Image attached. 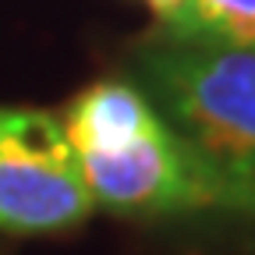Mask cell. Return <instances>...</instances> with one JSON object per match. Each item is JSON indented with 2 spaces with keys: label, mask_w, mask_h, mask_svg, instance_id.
I'll return each mask as SVG.
<instances>
[{
  "label": "cell",
  "mask_w": 255,
  "mask_h": 255,
  "mask_svg": "<svg viewBox=\"0 0 255 255\" xmlns=\"http://www.w3.org/2000/svg\"><path fill=\"white\" fill-rule=\"evenodd\" d=\"M142 71L213 202L255 209V46L152 50Z\"/></svg>",
  "instance_id": "cell-1"
},
{
  "label": "cell",
  "mask_w": 255,
  "mask_h": 255,
  "mask_svg": "<svg viewBox=\"0 0 255 255\" xmlns=\"http://www.w3.org/2000/svg\"><path fill=\"white\" fill-rule=\"evenodd\" d=\"M92 202L121 213L216 206L188 149L135 85L100 82L64 117Z\"/></svg>",
  "instance_id": "cell-2"
},
{
  "label": "cell",
  "mask_w": 255,
  "mask_h": 255,
  "mask_svg": "<svg viewBox=\"0 0 255 255\" xmlns=\"http://www.w3.org/2000/svg\"><path fill=\"white\" fill-rule=\"evenodd\" d=\"M92 206L64 124L46 110L0 107V227L50 234L75 227Z\"/></svg>",
  "instance_id": "cell-3"
},
{
  "label": "cell",
  "mask_w": 255,
  "mask_h": 255,
  "mask_svg": "<svg viewBox=\"0 0 255 255\" xmlns=\"http://www.w3.org/2000/svg\"><path fill=\"white\" fill-rule=\"evenodd\" d=\"M174 32L191 43L255 46V0H188Z\"/></svg>",
  "instance_id": "cell-4"
},
{
  "label": "cell",
  "mask_w": 255,
  "mask_h": 255,
  "mask_svg": "<svg viewBox=\"0 0 255 255\" xmlns=\"http://www.w3.org/2000/svg\"><path fill=\"white\" fill-rule=\"evenodd\" d=\"M184 4H188V0H149V7L159 14V18H163V21H177L181 18V11H184Z\"/></svg>",
  "instance_id": "cell-5"
}]
</instances>
